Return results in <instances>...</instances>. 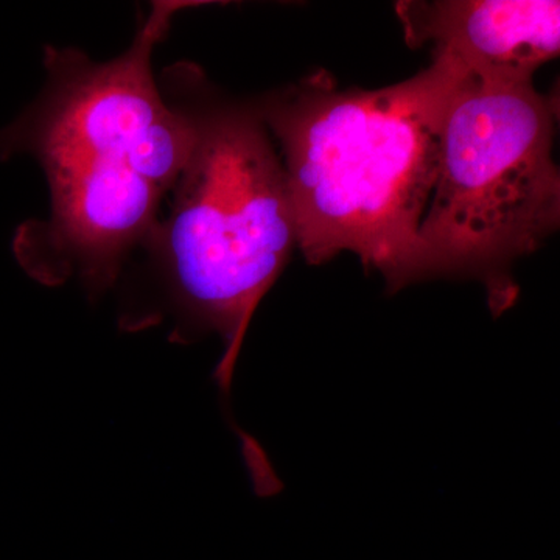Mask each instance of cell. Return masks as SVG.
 I'll use <instances>...</instances> for the list:
<instances>
[{
	"mask_svg": "<svg viewBox=\"0 0 560 560\" xmlns=\"http://www.w3.org/2000/svg\"><path fill=\"white\" fill-rule=\"evenodd\" d=\"M158 81L190 121L194 145L167 212L140 248L153 293L124 307L120 326L171 319L178 345L219 335L213 377L226 397L254 313L298 248L296 219L282 161L253 106L220 101L191 62Z\"/></svg>",
	"mask_w": 560,
	"mask_h": 560,
	"instance_id": "obj_1",
	"label": "cell"
},
{
	"mask_svg": "<svg viewBox=\"0 0 560 560\" xmlns=\"http://www.w3.org/2000/svg\"><path fill=\"white\" fill-rule=\"evenodd\" d=\"M445 58L382 90H338L326 70L253 105L280 145L298 248L311 265L349 250L389 293L427 276L419 230L438 173Z\"/></svg>",
	"mask_w": 560,
	"mask_h": 560,
	"instance_id": "obj_2",
	"label": "cell"
},
{
	"mask_svg": "<svg viewBox=\"0 0 560 560\" xmlns=\"http://www.w3.org/2000/svg\"><path fill=\"white\" fill-rule=\"evenodd\" d=\"M556 117L555 97L533 81L466 72L442 113L436 180L419 230L427 276L477 279L497 316L517 301L514 260L559 228Z\"/></svg>",
	"mask_w": 560,
	"mask_h": 560,
	"instance_id": "obj_3",
	"label": "cell"
},
{
	"mask_svg": "<svg viewBox=\"0 0 560 560\" xmlns=\"http://www.w3.org/2000/svg\"><path fill=\"white\" fill-rule=\"evenodd\" d=\"M397 16L411 47L455 62L467 75L533 81L560 50V3L552 0L399 2Z\"/></svg>",
	"mask_w": 560,
	"mask_h": 560,
	"instance_id": "obj_4",
	"label": "cell"
}]
</instances>
